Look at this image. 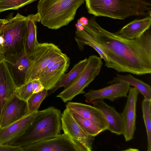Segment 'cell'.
Returning a JSON list of instances; mask_svg holds the SVG:
<instances>
[{"label":"cell","mask_w":151,"mask_h":151,"mask_svg":"<svg viewBox=\"0 0 151 151\" xmlns=\"http://www.w3.org/2000/svg\"><path fill=\"white\" fill-rule=\"evenodd\" d=\"M74 37L81 51L90 42L101 50L106 58L105 66L118 72L138 76L151 73V34L149 30L136 40L126 38L102 28L92 17Z\"/></svg>","instance_id":"1"},{"label":"cell","mask_w":151,"mask_h":151,"mask_svg":"<svg viewBox=\"0 0 151 151\" xmlns=\"http://www.w3.org/2000/svg\"><path fill=\"white\" fill-rule=\"evenodd\" d=\"M88 12L95 17L124 19L133 16L151 17V4L145 0H85Z\"/></svg>","instance_id":"2"},{"label":"cell","mask_w":151,"mask_h":151,"mask_svg":"<svg viewBox=\"0 0 151 151\" xmlns=\"http://www.w3.org/2000/svg\"><path fill=\"white\" fill-rule=\"evenodd\" d=\"M60 111L53 106L38 111L31 125L22 135L7 144L22 147L60 134Z\"/></svg>","instance_id":"3"},{"label":"cell","mask_w":151,"mask_h":151,"mask_svg":"<svg viewBox=\"0 0 151 151\" xmlns=\"http://www.w3.org/2000/svg\"><path fill=\"white\" fill-rule=\"evenodd\" d=\"M85 0H39L37 5L42 24L57 29L67 25L74 19Z\"/></svg>","instance_id":"4"},{"label":"cell","mask_w":151,"mask_h":151,"mask_svg":"<svg viewBox=\"0 0 151 151\" xmlns=\"http://www.w3.org/2000/svg\"><path fill=\"white\" fill-rule=\"evenodd\" d=\"M7 21L0 35L4 39L2 47L7 63H13L25 52L24 42L27 30V16L19 13Z\"/></svg>","instance_id":"5"},{"label":"cell","mask_w":151,"mask_h":151,"mask_svg":"<svg viewBox=\"0 0 151 151\" xmlns=\"http://www.w3.org/2000/svg\"><path fill=\"white\" fill-rule=\"evenodd\" d=\"M88 59L86 66L78 77L70 85L56 96L64 102L71 100L79 94L85 93L84 89L99 74L103 65L102 59L96 55H91L89 56Z\"/></svg>","instance_id":"6"},{"label":"cell","mask_w":151,"mask_h":151,"mask_svg":"<svg viewBox=\"0 0 151 151\" xmlns=\"http://www.w3.org/2000/svg\"><path fill=\"white\" fill-rule=\"evenodd\" d=\"M62 53L59 47L52 43H39L31 58L32 63L26 76L25 84L38 79L42 71L51 61Z\"/></svg>","instance_id":"7"},{"label":"cell","mask_w":151,"mask_h":151,"mask_svg":"<svg viewBox=\"0 0 151 151\" xmlns=\"http://www.w3.org/2000/svg\"><path fill=\"white\" fill-rule=\"evenodd\" d=\"M61 120L63 134L73 142L80 151L92 150L94 137L85 132L66 108L61 114Z\"/></svg>","instance_id":"8"},{"label":"cell","mask_w":151,"mask_h":151,"mask_svg":"<svg viewBox=\"0 0 151 151\" xmlns=\"http://www.w3.org/2000/svg\"><path fill=\"white\" fill-rule=\"evenodd\" d=\"M23 151H80L64 134L50 137L22 147Z\"/></svg>","instance_id":"9"},{"label":"cell","mask_w":151,"mask_h":151,"mask_svg":"<svg viewBox=\"0 0 151 151\" xmlns=\"http://www.w3.org/2000/svg\"><path fill=\"white\" fill-rule=\"evenodd\" d=\"M139 92L134 87H131L126 104L121 115L124 126L123 135L126 141L132 139L136 129V107Z\"/></svg>","instance_id":"10"},{"label":"cell","mask_w":151,"mask_h":151,"mask_svg":"<svg viewBox=\"0 0 151 151\" xmlns=\"http://www.w3.org/2000/svg\"><path fill=\"white\" fill-rule=\"evenodd\" d=\"M29 114L27 101L19 98L14 92L4 110L0 121V128L7 127Z\"/></svg>","instance_id":"11"},{"label":"cell","mask_w":151,"mask_h":151,"mask_svg":"<svg viewBox=\"0 0 151 151\" xmlns=\"http://www.w3.org/2000/svg\"><path fill=\"white\" fill-rule=\"evenodd\" d=\"M130 86L125 82H116L100 89L89 90L84 96L89 101L105 99L114 101L117 98L127 97Z\"/></svg>","instance_id":"12"},{"label":"cell","mask_w":151,"mask_h":151,"mask_svg":"<svg viewBox=\"0 0 151 151\" xmlns=\"http://www.w3.org/2000/svg\"><path fill=\"white\" fill-rule=\"evenodd\" d=\"M66 108L71 113L77 114L89 120L103 131L108 130V124L101 111L94 106L81 103L68 102Z\"/></svg>","instance_id":"13"},{"label":"cell","mask_w":151,"mask_h":151,"mask_svg":"<svg viewBox=\"0 0 151 151\" xmlns=\"http://www.w3.org/2000/svg\"><path fill=\"white\" fill-rule=\"evenodd\" d=\"M38 111L5 127L0 128V144H7L22 135L32 123Z\"/></svg>","instance_id":"14"},{"label":"cell","mask_w":151,"mask_h":151,"mask_svg":"<svg viewBox=\"0 0 151 151\" xmlns=\"http://www.w3.org/2000/svg\"><path fill=\"white\" fill-rule=\"evenodd\" d=\"M17 88L4 60L0 63V121L5 107Z\"/></svg>","instance_id":"15"},{"label":"cell","mask_w":151,"mask_h":151,"mask_svg":"<svg viewBox=\"0 0 151 151\" xmlns=\"http://www.w3.org/2000/svg\"><path fill=\"white\" fill-rule=\"evenodd\" d=\"M89 102L101 111L108 124V130L117 135L123 134L124 126L121 114L114 107L107 105L103 99Z\"/></svg>","instance_id":"16"},{"label":"cell","mask_w":151,"mask_h":151,"mask_svg":"<svg viewBox=\"0 0 151 151\" xmlns=\"http://www.w3.org/2000/svg\"><path fill=\"white\" fill-rule=\"evenodd\" d=\"M70 64L69 57L55 64L45 72L40 75L39 79L44 88L52 89L61 79Z\"/></svg>","instance_id":"17"},{"label":"cell","mask_w":151,"mask_h":151,"mask_svg":"<svg viewBox=\"0 0 151 151\" xmlns=\"http://www.w3.org/2000/svg\"><path fill=\"white\" fill-rule=\"evenodd\" d=\"M151 25V17H147L143 19L134 20L115 33L128 39H137L149 29Z\"/></svg>","instance_id":"18"},{"label":"cell","mask_w":151,"mask_h":151,"mask_svg":"<svg viewBox=\"0 0 151 151\" xmlns=\"http://www.w3.org/2000/svg\"><path fill=\"white\" fill-rule=\"evenodd\" d=\"M32 63L31 58L28 56L25 52L14 63L6 62L9 70L17 88L25 84V77Z\"/></svg>","instance_id":"19"},{"label":"cell","mask_w":151,"mask_h":151,"mask_svg":"<svg viewBox=\"0 0 151 151\" xmlns=\"http://www.w3.org/2000/svg\"><path fill=\"white\" fill-rule=\"evenodd\" d=\"M27 16V30L24 40V50L26 55L31 58L34 55L39 44L37 38V26L36 23L40 22L41 18L38 13L29 15Z\"/></svg>","instance_id":"20"},{"label":"cell","mask_w":151,"mask_h":151,"mask_svg":"<svg viewBox=\"0 0 151 151\" xmlns=\"http://www.w3.org/2000/svg\"><path fill=\"white\" fill-rule=\"evenodd\" d=\"M88 58H85L76 64L67 73L65 74L55 86L48 92L47 96L54 93L59 88H65L70 85L83 71L88 62Z\"/></svg>","instance_id":"21"},{"label":"cell","mask_w":151,"mask_h":151,"mask_svg":"<svg viewBox=\"0 0 151 151\" xmlns=\"http://www.w3.org/2000/svg\"><path fill=\"white\" fill-rule=\"evenodd\" d=\"M117 82L128 83L135 88L144 96V99H151V88L149 84L136 78L131 74L125 75L117 74L115 77L107 83L112 84Z\"/></svg>","instance_id":"22"},{"label":"cell","mask_w":151,"mask_h":151,"mask_svg":"<svg viewBox=\"0 0 151 151\" xmlns=\"http://www.w3.org/2000/svg\"><path fill=\"white\" fill-rule=\"evenodd\" d=\"M151 99H144L142 103L143 118L146 128L147 140V151H151Z\"/></svg>","instance_id":"23"},{"label":"cell","mask_w":151,"mask_h":151,"mask_svg":"<svg viewBox=\"0 0 151 151\" xmlns=\"http://www.w3.org/2000/svg\"><path fill=\"white\" fill-rule=\"evenodd\" d=\"M72 114L81 128L88 134L94 137L104 131L91 121L76 113Z\"/></svg>","instance_id":"24"},{"label":"cell","mask_w":151,"mask_h":151,"mask_svg":"<svg viewBox=\"0 0 151 151\" xmlns=\"http://www.w3.org/2000/svg\"><path fill=\"white\" fill-rule=\"evenodd\" d=\"M48 90L44 88L39 92L33 93L27 100L30 114L38 111V109L45 97L47 96Z\"/></svg>","instance_id":"25"},{"label":"cell","mask_w":151,"mask_h":151,"mask_svg":"<svg viewBox=\"0 0 151 151\" xmlns=\"http://www.w3.org/2000/svg\"><path fill=\"white\" fill-rule=\"evenodd\" d=\"M38 0H0V13L16 10Z\"/></svg>","instance_id":"26"},{"label":"cell","mask_w":151,"mask_h":151,"mask_svg":"<svg viewBox=\"0 0 151 151\" xmlns=\"http://www.w3.org/2000/svg\"><path fill=\"white\" fill-rule=\"evenodd\" d=\"M15 92L19 98L27 101L34 93L32 81L17 88Z\"/></svg>","instance_id":"27"},{"label":"cell","mask_w":151,"mask_h":151,"mask_svg":"<svg viewBox=\"0 0 151 151\" xmlns=\"http://www.w3.org/2000/svg\"><path fill=\"white\" fill-rule=\"evenodd\" d=\"M0 151H23L21 147L0 144Z\"/></svg>","instance_id":"28"},{"label":"cell","mask_w":151,"mask_h":151,"mask_svg":"<svg viewBox=\"0 0 151 151\" xmlns=\"http://www.w3.org/2000/svg\"><path fill=\"white\" fill-rule=\"evenodd\" d=\"M5 60V56L2 46L0 45V63Z\"/></svg>","instance_id":"29"},{"label":"cell","mask_w":151,"mask_h":151,"mask_svg":"<svg viewBox=\"0 0 151 151\" xmlns=\"http://www.w3.org/2000/svg\"><path fill=\"white\" fill-rule=\"evenodd\" d=\"M79 20L83 26H86L87 25L88 23V20L86 18L84 17L80 18Z\"/></svg>","instance_id":"30"},{"label":"cell","mask_w":151,"mask_h":151,"mask_svg":"<svg viewBox=\"0 0 151 151\" xmlns=\"http://www.w3.org/2000/svg\"><path fill=\"white\" fill-rule=\"evenodd\" d=\"M75 26L76 28V30L78 31H82L84 29V26L82 25L80 22L79 19L77 20V22L75 24Z\"/></svg>","instance_id":"31"},{"label":"cell","mask_w":151,"mask_h":151,"mask_svg":"<svg viewBox=\"0 0 151 151\" xmlns=\"http://www.w3.org/2000/svg\"><path fill=\"white\" fill-rule=\"evenodd\" d=\"M7 19H0V34L4 27L7 21Z\"/></svg>","instance_id":"32"},{"label":"cell","mask_w":151,"mask_h":151,"mask_svg":"<svg viewBox=\"0 0 151 151\" xmlns=\"http://www.w3.org/2000/svg\"><path fill=\"white\" fill-rule=\"evenodd\" d=\"M44 88L43 86L41 84L34 90V93H36L40 91L43 90Z\"/></svg>","instance_id":"33"},{"label":"cell","mask_w":151,"mask_h":151,"mask_svg":"<svg viewBox=\"0 0 151 151\" xmlns=\"http://www.w3.org/2000/svg\"><path fill=\"white\" fill-rule=\"evenodd\" d=\"M4 42V39L3 37L0 35V45H2Z\"/></svg>","instance_id":"34"}]
</instances>
